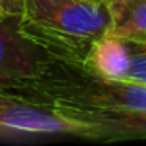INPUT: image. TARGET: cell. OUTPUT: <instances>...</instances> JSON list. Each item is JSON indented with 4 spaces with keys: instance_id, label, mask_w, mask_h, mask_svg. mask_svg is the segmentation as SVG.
Here are the masks:
<instances>
[{
    "instance_id": "8992f818",
    "label": "cell",
    "mask_w": 146,
    "mask_h": 146,
    "mask_svg": "<svg viewBox=\"0 0 146 146\" xmlns=\"http://www.w3.org/2000/svg\"><path fill=\"white\" fill-rule=\"evenodd\" d=\"M110 16L108 33L146 46V0H104Z\"/></svg>"
},
{
    "instance_id": "7a4b0ae2",
    "label": "cell",
    "mask_w": 146,
    "mask_h": 146,
    "mask_svg": "<svg viewBox=\"0 0 146 146\" xmlns=\"http://www.w3.org/2000/svg\"><path fill=\"white\" fill-rule=\"evenodd\" d=\"M25 88L46 96L57 107L83 110L146 108V83L107 79L85 64L54 58Z\"/></svg>"
},
{
    "instance_id": "6da1fadb",
    "label": "cell",
    "mask_w": 146,
    "mask_h": 146,
    "mask_svg": "<svg viewBox=\"0 0 146 146\" xmlns=\"http://www.w3.org/2000/svg\"><path fill=\"white\" fill-rule=\"evenodd\" d=\"M102 0H24L19 32L60 61L85 64L91 47L108 33Z\"/></svg>"
},
{
    "instance_id": "52a82bcc",
    "label": "cell",
    "mask_w": 146,
    "mask_h": 146,
    "mask_svg": "<svg viewBox=\"0 0 146 146\" xmlns=\"http://www.w3.org/2000/svg\"><path fill=\"white\" fill-rule=\"evenodd\" d=\"M130 64V47L124 39L105 33L91 47L85 66L107 79H126Z\"/></svg>"
},
{
    "instance_id": "9c48e42d",
    "label": "cell",
    "mask_w": 146,
    "mask_h": 146,
    "mask_svg": "<svg viewBox=\"0 0 146 146\" xmlns=\"http://www.w3.org/2000/svg\"><path fill=\"white\" fill-rule=\"evenodd\" d=\"M24 10V0H0V17L21 16Z\"/></svg>"
},
{
    "instance_id": "5b68a950",
    "label": "cell",
    "mask_w": 146,
    "mask_h": 146,
    "mask_svg": "<svg viewBox=\"0 0 146 146\" xmlns=\"http://www.w3.org/2000/svg\"><path fill=\"white\" fill-rule=\"evenodd\" d=\"M57 107V105H55ZM61 113L83 119L98 129V140L146 138V108L121 110H83L74 107H57Z\"/></svg>"
},
{
    "instance_id": "3957f363",
    "label": "cell",
    "mask_w": 146,
    "mask_h": 146,
    "mask_svg": "<svg viewBox=\"0 0 146 146\" xmlns=\"http://www.w3.org/2000/svg\"><path fill=\"white\" fill-rule=\"evenodd\" d=\"M0 133L76 135L98 140V129L61 113L46 96L25 86H0Z\"/></svg>"
},
{
    "instance_id": "277c9868",
    "label": "cell",
    "mask_w": 146,
    "mask_h": 146,
    "mask_svg": "<svg viewBox=\"0 0 146 146\" xmlns=\"http://www.w3.org/2000/svg\"><path fill=\"white\" fill-rule=\"evenodd\" d=\"M50 60L42 49L22 36L19 16L0 19V86H25Z\"/></svg>"
},
{
    "instance_id": "8fae6325",
    "label": "cell",
    "mask_w": 146,
    "mask_h": 146,
    "mask_svg": "<svg viewBox=\"0 0 146 146\" xmlns=\"http://www.w3.org/2000/svg\"><path fill=\"white\" fill-rule=\"evenodd\" d=\"M102 2H104V0H102Z\"/></svg>"
},
{
    "instance_id": "30bf717a",
    "label": "cell",
    "mask_w": 146,
    "mask_h": 146,
    "mask_svg": "<svg viewBox=\"0 0 146 146\" xmlns=\"http://www.w3.org/2000/svg\"><path fill=\"white\" fill-rule=\"evenodd\" d=\"M0 19H2V17H0Z\"/></svg>"
},
{
    "instance_id": "ba28073f",
    "label": "cell",
    "mask_w": 146,
    "mask_h": 146,
    "mask_svg": "<svg viewBox=\"0 0 146 146\" xmlns=\"http://www.w3.org/2000/svg\"><path fill=\"white\" fill-rule=\"evenodd\" d=\"M129 47H130V64L126 79L146 83V46L129 42Z\"/></svg>"
}]
</instances>
